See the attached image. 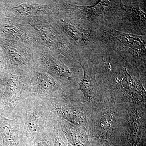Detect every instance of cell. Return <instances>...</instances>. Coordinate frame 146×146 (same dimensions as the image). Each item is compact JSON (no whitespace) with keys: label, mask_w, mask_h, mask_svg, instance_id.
<instances>
[{"label":"cell","mask_w":146,"mask_h":146,"mask_svg":"<svg viewBox=\"0 0 146 146\" xmlns=\"http://www.w3.org/2000/svg\"><path fill=\"white\" fill-rule=\"evenodd\" d=\"M18 129L15 119H9L0 114V133L1 146H20Z\"/></svg>","instance_id":"1"},{"label":"cell","mask_w":146,"mask_h":146,"mask_svg":"<svg viewBox=\"0 0 146 146\" xmlns=\"http://www.w3.org/2000/svg\"><path fill=\"white\" fill-rule=\"evenodd\" d=\"M40 118L38 115L32 114L29 116L24 128V139L20 146H23L29 144L34 140L38 134L40 129Z\"/></svg>","instance_id":"2"},{"label":"cell","mask_w":146,"mask_h":146,"mask_svg":"<svg viewBox=\"0 0 146 146\" xmlns=\"http://www.w3.org/2000/svg\"><path fill=\"white\" fill-rule=\"evenodd\" d=\"M37 82L43 89L46 90L52 89L56 84L53 78L50 76L44 73H37L36 74Z\"/></svg>","instance_id":"3"},{"label":"cell","mask_w":146,"mask_h":146,"mask_svg":"<svg viewBox=\"0 0 146 146\" xmlns=\"http://www.w3.org/2000/svg\"><path fill=\"white\" fill-rule=\"evenodd\" d=\"M62 112L67 119L74 124H79L83 119L82 116L75 109L66 108L62 110Z\"/></svg>","instance_id":"4"},{"label":"cell","mask_w":146,"mask_h":146,"mask_svg":"<svg viewBox=\"0 0 146 146\" xmlns=\"http://www.w3.org/2000/svg\"><path fill=\"white\" fill-rule=\"evenodd\" d=\"M84 76L82 81L80 83V90L82 91L84 97L88 101L90 100V94L91 91V82L88 75L86 74V72L84 68Z\"/></svg>","instance_id":"5"},{"label":"cell","mask_w":146,"mask_h":146,"mask_svg":"<svg viewBox=\"0 0 146 146\" xmlns=\"http://www.w3.org/2000/svg\"><path fill=\"white\" fill-rule=\"evenodd\" d=\"M23 146H54L53 141L46 135L37 134L31 143Z\"/></svg>","instance_id":"6"},{"label":"cell","mask_w":146,"mask_h":146,"mask_svg":"<svg viewBox=\"0 0 146 146\" xmlns=\"http://www.w3.org/2000/svg\"><path fill=\"white\" fill-rule=\"evenodd\" d=\"M110 114L104 115L100 120L101 126L105 131H109L113 127L115 117Z\"/></svg>","instance_id":"7"},{"label":"cell","mask_w":146,"mask_h":146,"mask_svg":"<svg viewBox=\"0 0 146 146\" xmlns=\"http://www.w3.org/2000/svg\"><path fill=\"white\" fill-rule=\"evenodd\" d=\"M8 90L9 94L11 95H15L20 91L21 89V84L17 80H11L8 82Z\"/></svg>","instance_id":"8"},{"label":"cell","mask_w":146,"mask_h":146,"mask_svg":"<svg viewBox=\"0 0 146 146\" xmlns=\"http://www.w3.org/2000/svg\"><path fill=\"white\" fill-rule=\"evenodd\" d=\"M0 146H1V144H0Z\"/></svg>","instance_id":"9"}]
</instances>
